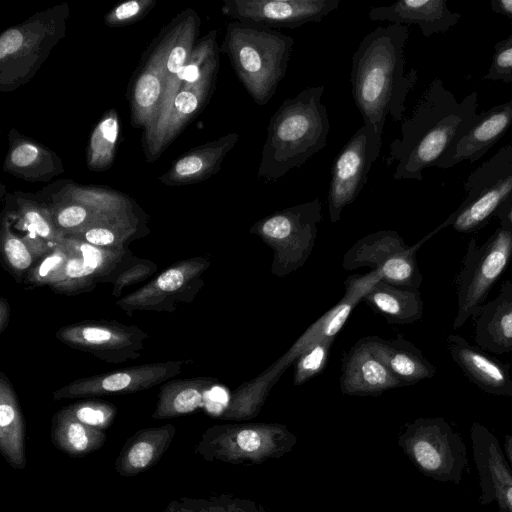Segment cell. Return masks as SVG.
Returning <instances> with one entry per match:
<instances>
[{"label":"cell","instance_id":"cell-48","mask_svg":"<svg viewBox=\"0 0 512 512\" xmlns=\"http://www.w3.org/2000/svg\"><path fill=\"white\" fill-rule=\"evenodd\" d=\"M495 217L499 220L500 227L512 235V198L498 209Z\"/></svg>","mask_w":512,"mask_h":512},{"label":"cell","instance_id":"cell-46","mask_svg":"<svg viewBox=\"0 0 512 512\" xmlns=\"http://www.w3.org/2000/svg\"><path fill=\"white\" fill-rule=\"evenodd\" d=\"M24 43V35L18 29H9L0 37V59L17 52Z\"/></svg>","mask_w":512,"mask_h":512},{"label":"cell","instance_id":"cell-20","mask_svg":"<svg viewBox=\"0 0 512 512\" xmlns=\"http://www.w3.org/2000/svg\"><path fill=\"white\" fill-rule=\"evenodd\" d=\"M471 439L480 477L481 503L496 501L497 512H512V473L498 439L478 423L472 426Z\"/></svg>","mask_w":512,"mask_h":512},{"label":"cell","instance_id":"cell-45","mask_svg":"<svg viewBox=\"0 0 512 512\" xmlns=\"http://www.w3.org/2000/svg\"><path fill=\"white\" fill-rule=\"evenodd\" d=\"M161 512H209L207 501L189 497L172 500Z\"/></svg>","mask_w":512,"mask_h":512},{"label":"cell","instance_id":"cell-36","mask_svg":"<svg viewBox=\"0 0 512 512\" xmlns=\"http://www.w3.org/2000/svg\"><path fill=\"white\" fill-rule=\"evenodd\" d=\"M137 232V218L129 211L64 237L81 240L101 248L123 249L125 244L136 237Z\"/></svg>","mask_w":512,"mask_h":512},{"label":"cell","instance_id":"cell-14","mask_svg":"<svg viewBox=\"0 0 512 512\" xmlns=\"http://www.w3.org/2000/svg\"><path fill=\"white\" fill-rule=\"evenodd\" d=\"M288 432L278 424H224L208 428L195 447L208 461L261 460L282 444Z\"/></svg>","mask_w":512,"mask_h":512},{"label":"cell","instance_id":"cell-38","mask_svg":"<svg viewBox=\"0 0 512 512\" xmlns=\"http://www.w3.org/2000/svg\"><path fill=\"white\" fill-rule=\"evenodd\" d=\"M118 133V118L114 112H110L92 133L88 149V165L91 169H103L112 162Z\"/></svg>","mask_w":512,"mask_h":512},{"label":"cell","instance_id":"cell-27","mask_svg":"<svg viewBox=\"0 0 512 512\" xmlns=\"http://www.w3.org/2000/svg\"><path fill=\"white\" fill-rule=\"evenodd\" d=\"M175 434L176 428L170 423L137 431L126 440L116 458V472L130 477L150 469L168 450Z\"/></svg>","mask_w":512,"mask_h":512},{"label":"cell","instance_id":"cell-3","mask_svg":"<svg viewBox=\"0 0 512 512\" xmlns=\"http://www.w3.org/2000/svg\"><path fill=\"white\" fill-rule=\"evenodd\" d=\"M323 85L285 99L270 117L257 176L268 182L300 168L327 144L330 122Z\"/></svg>","mask_w":512,"mask_h":512},{"label":"cell","instance_id":"cell-23","mask_svg":"<svg viewBox=\"0 0 512 512\" xmlns=\"http://www.w3.org/2000/svg\"><path fill=\"white\" fill-rule=\"evenodd\" d=\"M371 21L397 25H417L425 37L445 33L455 26L461 14L453 12L446 0H400L388 6H373Z\"/></svg>","mask_w":512,"mask_h":512},{"label":"cell","instance_id":"cell-16","mask_svg":"<svg viewBox=\"0 0 512 512\" xmlns=\"http://www.w3.org/2000/svg\"><path fill=\"white\" fill-rule=\"evenodd\" d=\"M340 4L341 0H226L222 12L234 21L278 30L318 23Z\"/></svg>","mask_w":512,"mask_h":512},{"label":"cell","instance_id":"cell-39","mask_svg":"<svg viewBox=\"0 0 512 512\" xmlns=\"http://www.w3.org/2000/svg\"><path fill=\"white\" fill-rule=\"evenodd\" d=\"M69 259V252L61 238L58 245L41 257L28 271L25 283L31 287L54 284L62 274Z\"/></svg>","mask_w":512,"mask_h":512},{"label":"cell","instance_id":"cell-37","mask_svg":"<svg viewBox=\"0 0 512 512\" xmlns=\"http://www.w3.org/2000/svg\"><path fill=\"white\" fill-rule=\"evenodd\" d=\"M0 247L6 269L18 282H22L38 259L24 238L13 231L11 221L7 218L1 227Z\"/></svg>","mask_w":512,"mask_h":512},{"label":"cell","instance_id":"cell-7","mask_svg":"<svg viewBox=\"0 0 512 512\" xmlns=\"http://www.w3.org/2000/svg\"><path fill=\"white\" fill-rule=\"evenodd\" d=\"M464 189L466 196L462 203L430 237L447 226L460 233L477 231L512 198V142L473 170L464 182Z\"/></svg>","mask_w":512,"mask_h":512},{"label":"cell","instance_id":"cell-17","mask_svg":"<svg viewBox=\"0 0 512 512\" xmlns=\"http://www.w3.org/2000/svg\"><path fill=\"white\" fill-rule=\"evenodd\" d=\"M69 252L68 262L59 279L50 286L57 293L74 295L88 292L99 282L109 281L130 251L101 248L63 236Z\"/></svg>","mask_w":512,"mask_h":512},{"label":"cell","instance_id":"cell-24","mask_svg":"<svg viewBox=\"0 0 512 512\" xmlns=\"http://www.w3.org/2000/svg\"><path fill=\"white\" fill-rule=\"evenodd\" d=\"M447 348L454 362L481 390L498 396H512L509 364L489 356L456 334L448 336Z\"/></svg>","mask_w":512,"mask_h":512},{"label":"cell","instance_id":"cell-5","mask_svg":"<svg viewBox=\"0 0 512 512\" xmlns=\"http://www.w3.org/2000/svg\"><path fill=\"white\" fill-rule=\"evenodd\" d=\"M380 278L371 270L364 275H351L345 281L342 299L316 320L294 342L290 349L252 380L240 385L231 395L222 413L225 419H243L255 416L273 385L299 355L312 344L325 338H335L352 310L363 300L369 288Z\"/></svg>","mask_w":512,"mask_h":512},{"label":"cell","instance_id":"cell-18","mask_svg":"<svg viewBox=\"0 0 512 512\" xmlns=\"http://www.w3.org/2000/svg\"><path fill=\"white\" fill-rule=\"evenodd\" d=\"M49 210L63 236L131 211L128 202L116 194L84 189L69 192Z\"/></svg>","mask_w":512,"mask_h":512},{"label":"cell","instance_id":"cell-41","mask_svg":"<svg viewBox=\"0 0 512 512\" xmlns=\"http://www.w3.org/2000/svg\"><path fill=\"white\" fill-rule=\"evenodd\" d=\"M334 339L319 340L299 355L295 361L294 385H301L324 370Z\"/></svg>","mask_w":512,"mask_h":512},{"label":"cell","instance_id":"cell-25","mask_svg":"<svg viewBox=\"0 0 512 512\" xmlns=\"http://www.w3.org/2000/svg\"><path fill=\"white\" fill-rule=\"evenodd\" d=\"M472 316L479 348L494 354L512 353V279L505 281L498 295L484 302Z\"/></svg>","mask_w":512,"mask_h":512},{"label":"cell","instance_id":"cell-6","mask_svg":"<svg viewBox=\"0 0 512 512\" xmlns=\"http://www.w3.org/2000/svg\"><path fill=\"white\" fill-rule=\"evenodd\" d=\"M322 202L316 197L284 208L256 221L249 232L273 251L271 273L285 277L301 268L311 255L322 220Z\"/></svg>","mask_w":512,"mask_h":512},{"label":"cell","instance_id":"cell-28","mask_svg":"<svg viewBox=\"0 0 512 512\" xmlns=\"http://www.w3.org/2000/svg\"><path fill=\"white\" fill-rule=\"evenodd\" d=\"M26 424L17 394L4 372L0 373V451L14 469L26 467Z\"/></svg>","mask_w":512,"mask_h":512},{"label":"cell","instance_id":"cell-51","mask_svg":"<svg viewBox=\"0 0 512 512\" xmlns=\"http://www.w3.org/2000/svg\"><path fill=\"white\" fill-rule=\"evenodd\" d=\"M505 450L512 465V435L505 436Z\"/></svg>","mask_w":512,"mask_h":512},{"label":"cell","instance_id":"cell-44","mask_svg":"<svg viewBox=\"0 0 512 512\" xmlns=\"http://www.w3.org/2000/svg\"><path fill=\"white\" fill-rule=\"evenodd\" d=\"M40 149L31 143L17 145L10 154V162L18 168L28 167L34 164L39 156Z\"/></svg>","mask_w":512,"mask_h":512},{"label":"cell","instance_id":"cell-31","mask_svg":"<svg viewBox=\"0 0 512 512\" xmlns=\"http://www.w3.org/2000/svg\"><path fill=\"white\" fill-rule=\"evenodd\" d=\"M217 383L211 377L176 379L160 387L156 408L152 414L155 420L170 419L196 411L203 403L209 389Z\"/></svg>","mask_w":512,"mask_h":512},{"label":"cell","instance_id":"cell-49","mask_svg":"<svg viewBox=\"0 0 512 512\" xmlns=\"http://www.w3.org/2000/svg\"><path fill=\"white\" fill-rule=\"evenodd\" d=\"M490 7L494 13L503 15L512 22V0H491Z\"/></svg>","mask_w":512,"mask_h":512},{"label":"cell","instance_id":"cell-1","mask_svg":"<svg viewBox=\"0 0 512 512\" xmlns=\"http://www.w3.org/2000/svg\"><path fill=\"white\" fill-rule=\"evenodd\" d=\"M408 37V26L379 25L363 37L352 56V97L364 124L380 135L388 117L402 121L407 96L417 83V71L405 70Z\"/></svg>","mask_w":512,"mask_h":512},{"label":"cell","instance_id":"cell-10","mask_svg":"<svg viewBox=\"0 0 512 512\" xmlns=\"http://www.w3.org/2000/svg\"><path fill=\"white\" fill-rule=\"evenodd\" d=\"M425 240L407 246L404 239L392 230L370 233L348 249L342 267L353 270L369 267L381 280L404 288L419 290L423 277L416 261V251Z\"/></svg>","mask_w":512,"mask_h":512},{"label":"cell","instance_id":"cell-11","mask_svg":"<svg viewBox=\"0 0 512 512\" xmlns=\"http://www.w3.org/2000/svg\"><path fill=\"white\" fill-rule=\"evenodd\" d=\"M382 135L363 124L337 154L327 193L328 213L332 223L341 218L343 209L353 203L366 185L368 174L379 158Z\"/></svg>","mask_w":512,"mask_h":512},{"label":"cell","instance_id":"cell-8","mask_svg":"<svg viewBox=\"0 0 512 512\" xmlns=\"http://www.w3.org/2000/svg\"><path fill=\"white\" fill-rule=\"evenodd\" d=\"M511 258L512 235L501 227L480 246L475 237L470 239L456 280L454 329L463 326L485 302Z\"/></svg>","mask_w":512,"mask_h":512},{"label":"cell","instance_id":"cell-26","mask_svg":"<svg viewBox=\"0 0 512 512\" xmlns=\"http://www.w3.org/2000/svg\"><path fill=\"white\" fill-rule=\"evenodd\" d=\"M175 29L163 40L147 66L138 76L133 89L134 121L148 133L154 126L165 90V67Z\"/></svg>","mask_w":512,"mask_h":512},{"label":"cell","instance_id":"cell-12","mask_svg":"<svg viewBox=\"0 0 512 512\" xmlns=\"http://www.w3.org/2000/svg\"><path fill=\"white\" fill-rule=\"evenodd\" d=\"M210 264L209 258L200 256L178 261L116 305L129 315L136 311L173 312L180 304L193 301Z\"/></svg>","mask_w":512,"mask_h":512},{"label":"cell","instance_id":"cell-33","mask_svg":"<svg viewBox=\"0 0 512 512\" xmlns=\"http://www.w3.org/2000/svg\"><path fill=\"white\" fill-rule=\"evenodd\" d=\"M106 439L105 431L79 422L62 409L52 418V443L70 457L86 456L100 449Z\"/></svg>","mask_w":512,"mask_h":512},{"label":"cell","instance_id":"cell-9","mask_svg":"<svg viewBox=\"0 0 512 512\" xmlns=\"http://www.w3.org/2000/svg\"><path fill=\"white\" fill-rule=\"evenodd\" d=\"M401 443L414 464L439 481L458 483L467 464L465 445L442 418H420L410 423Z\"/></svg>","mask_w":512,"mask_h":512},{"label":"cell","instance_id":"cell-13","mask_svg":"<svg viewBox=\"0 0 512 512\" xmlns=\"http://www.w3.org/2000/svg\"><path fill=\"white\" fill-rule=\"evenodd\" d=\"M56 338L70 348L117 364L140 357L148 334L135 324L109 320H86L59 328Z\"/></svg>","mask_w":512,"mask_h":512},{"label":"cell","instance_id":"cell-29","mask_svg":"<svg viewBox=\"0 0 512 512\" xmlns=\"http://www.w3.org/2000/svg\"><path fill=\"white\" fill-rule=\"evenodd\" d=\"M370 338L374 352L404 386L435 375L434 365L412 342L402 338L391 340L378 336H370Z\"/></svg>","mask_w":512,"mask_h":512},{"label":"cell","instance_id":"cell-43","mask_svg":"<svg viewBox=\"0 0 512 512\" xmlns=\"http://www.w3.org/2000/svg\"><path fill=\"white\" fill-rule=\"evenodd\" d=\"M157 268V265L148 259L130 260L128 266L114 278L112 295L119 297L125 288L145 280L154 274Z\"/></svg>","mask_w":512,"mask_h":512},{"label":"cell","instance_id":"cell-30","mask_svg":"<svg viewBox=\"0 0 512 512\" xmlns=\"http://www.w3.org/2000/svg\"><path fill=\"white\" fill-rule=\"evenodd\" d=\"M363 301L390 324H411L423 315L419 290L396 286L381 279L369 288Z\"/></svg>","mask_w":512,"mask_h":512},{"label":"cell","instance_id":"cell-19","mask_svg":"<svg viewBox=\"0 0 512 512\" xmlns=\"http://www.w3.org/2000/svg\"><path fill=\"white\" fill-rule=\"evenodd\" d=\"M512 125V99L483 111L440 157L436 166L448 169L464 161L483 157Z\"/></svg>","mask_w":512,"mask_h":512},{"label":"cell","instance_id":"cell-4","mask_svg":"<svg viewBox=\"0 0 512 512\" xmlns=\"http://www.w3.org/2000/svg\"><path fill=\"white\" fill-rule=\"evenodd\" d=\"M294 39L279 30L228 23L222 51L255 104L266 105L286 75Z\"/></svg>","mask_w":512,"mask_h":512},{"label":"cell","instance_id":"cell-40","mask_svg":"<svg viewBox=\"0 0 512 512\" xmlns=\"http://www.w3.org/2000/svg\"><path fill=\"white\" fill-rule=\"evenodd\" d=\"M62 410L79 422L103 431L112 425L117 413L115 405L100 400L76 402Z\"/></svg>","mask_w":512,"mask_h":512},{"label":"cell","instance_id":"cell-42","mask_svg":"<svg viewBox=\"0 0 512 512\" xmlns=\"http://www.w3.org/2000/svg\"><path fill=\"white\" fill-rule=\"evenodd\" d=\"M485 80L512 83V34L494 45Z\"/></svg>","mask_w":512,"mask_h":512},{"label":"cell","instance_id":"cell-35","mask_svg":"<svg viewBox=\"0 0 512 512\" xmlns=\"http://www.w3.org/2000/svg\"><path fill=\"white\" fill-rule=\"evenodd\" d=\"M16 217L20 231L24 232L19 235L29 244L38 260L54 249L63 237L54 225L49 208L21 202Z\"/></svg>","mask_w":512,"mask_h":512},{"label":"cell","instance_id":"cell-21","mask_svg":"<svg viewBox=\"0 0 512 512\" xmlns=\"http://www.w3.org/2000/svg\"><path fill=\"white\" fill-rule=\"evenodd\" d=\"M340 389L347 395H378L404 386L377 356L370 336L361 338L344 357Z\"/></svg>","mask_w":512,"mask_h":512},{"label":"cell","instance_id":"cell-50","mask_svg":"<svg viewBox=\"0 0 512 512\" xmlns=\"http://www.w3.org/2000/svg\"><path fill=\"white\" fill-rule=\"evenodd\" d=\"M10 321V305L6 298L0 297V334L4 332Z\"/></svg>","mask_w":512,"mask_h":512},{"label":"cell","instance_id":"cell-2","mask_svg":"<svg viewBox=\"0 0 512 512\" xmlns=\"http://www.w3.org/2000/svg\"><path fill=\"white\" fill-rule=\"evenodd\" d=\"M478 94L460 102L441 79L425 88L409 116L401 121V135L389 145L387 166L396 163L394 180H423V171L466 131L477 116Z\"/></svg>","mask_w":512,"mask_h":512},{"label":"cell","instance_id":"cell-34","mask_svg":"<svg viewBox=\"0 0 512 512\" xmlns=\"http://www.w3.org/2000/svg\"><path fill=\"white\" fill-rule=\"evenodd\" d=\"M238 139L239 134L229 133L189 153L175 164L171 178L190 181L211 176L220 169L222 161Z\"/></svg>","mask_w":512,"mask_h":512},{"label":"cell","instance_id":"cell-47","mask_svg":"<svg viewBox=\"0 0 512 512\" xmlns=\"http://www.w3.org/2000/svg\"><path fill=\"white\" fill-rule=\"evenodd\" d=\"M148 2L143 1H128L116 7V9L108 17L110 22H123L129 20L140 13L144 4Z\"/></svg>","mask_w":512,"mask_h":512},{"label":"cell","instance_id":"cell-15","mask_svg":"<svg viewBox=\"0 0 512 512\" xmlns=\"http://www.w3.org/2000/svg\"><path fill=\"white\" fill-rule=\"evenodd\" d=\"M188 360L155 362L76 379L55 390L54 400L126 394L150 389L182 372Z\"/></svg>","mask_w":512,"mask_h":512},{"label":"cell","instance_id":"cell-22","mask_svg":"<svg viewBox=\"0 0 512 512\" xmlns=\"http://www.w3.org/2000/svg\"><path fill=\"white\" fill-rule=\"evenodd\" d=\"M196 34V21L193 16L175 28L173 43L168 52L165 67V90L157 120L152 129L146 133L149 152L157 153L164 134L169 113L175 97L185 83V65L193 51Z\"/></svg>","mask_w":512,"mask_h":512},{"label":"cell","instance_id":"cell-32","mask_svg":"<svg viewBox=\"0 0 512 512\" xmlns=\"http://www.w3.org/2000/svg\"><path fill=\"white\" fill-rule=\"evenodd\" d=\"M218 64V54L216 52L206 63L203 75L197 83H184L171 107L157 153L176 136L183 124L194 115L206 101L215 81Z\"/></svg>","mask_w":512,"mask_h":512}]
</instances>
